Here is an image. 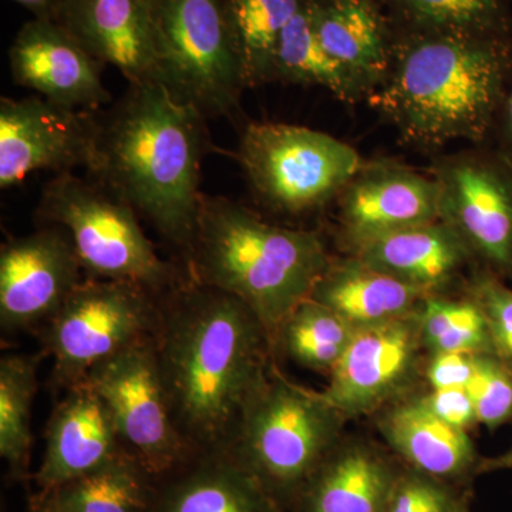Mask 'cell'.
Instances as JSON below:
<instances>
[{
  "label": "cell",
  "instance_id": "6da1fadb",
  "mask_svg": "<svg viewBox=\"0 0 512 512\" xmlns=\"http://www.w3.org/2000/svg\"><path fill=\"white\" fill-rule=\"evenodd\" d=\"M160 305L154 342L178 430L197 454L225 453L268 376L274 342L244 302L188 278Z\"/></svg>",
  "mask_w": 512,
  "mask_h": 512
},
{
  "label": "cell",
  "instance_id": "7a4b0ae2",
  "mask_svg": "<svg viewBox=\"0 0 512 512\" xmlns=\"http://www.w3.org/2000/svg\"><path fill=\"white\" fill-rule=\"evenodd\" d=\"M205 117L163 83L128 84L97 111L87 171L127 202L185 259L197 231Z\"/></svg>",
  "mask_w": 512,
  "mask_h": 512
},
{
  "label": "cell",
  "instance_id": "3957f363",
  "mask_svg": "<svg viewBox=\"0 0 512 512\" xmlns=\"http://www.w3.org/2000/svg\"><path fill=\"white\" fill-rule=\"evenodd\" d=\"M512 82V35H394L389 73L367 97L403 143L439 151L494 136Z\"/></svg>",
  "mask_w": 512,
  "mask_h": 512
},
{
  "label": "cell",
  "instance_id": "277c9868",
  "mask_svg": "<svg viewBox=\"0 0 512 512\" xmlns=\"http://www.w3.org/2000/svg\"><path fill=\"white\" fill-rule=\"evenodd\" d=\"M330 261L319 232L269 224L238 202L202 195L188 279L244 302L274 345Z\"/></svg>",
  "mask_w": 512,
  "mask_h": 512
},
{
  "label": "cell",
  "instance_id": "5b68a950",
  "mask_svg": "<svg viewBox=\"0 0 512 512\" xmlns=\"http://www.w3.org/2000/svg\"><path fill=\"white\" fill-rule=\"evenodd\" d=\"M343 421L322 393L289 382L271 366L225 453L284 507L339 443Z\"/></svg>",
  "mask_w": 512,
  "mask_h": 512
},
{
  "label": "cell",
  "instance_id": "8992f818",
  "mask_svg": "<svg viewBox=\"0 0 512 512\" xmlns=\"http://www.w3.org/2000/svg\"><path fill=\"white\" fill-rule=\"evenodd\" d=\"M36 218L69 235L86 278L127 282L158 298L185 281L157 254L137 212L93 178L57 174L43 187Z\"/></svg>",
  "mask_w": 512,
  "mask_h": 512
},
{
  "label": "cell",
  "instance_id": "52a82bcc",
  "mask_svg": "<svg viewBox=\"0 0 512 512\" xmlns=\"http://www.w3.org/2000/svg\"><path fill=\"white\" fill-rule=\"evenodd\" d=\"M160 299L127 282L84 278L37 330L43 355L53 359L50 387L66 392L104 360L154 338Z\"/></svg>",
  "mask_w": 512,
  "mask_h": 512
},
{
  "label": "cell",
  "instance_id": "ba28073f",
  "mask_svg": "<svg viewBox=\"0 0 512 512\" xmlns=\"http://www.w3.org/2000/svg\"><path fill=\"white\" fill-rule=\"evenodd\" d=\"M237 158L256 197L288 215L336 201L365 164L356 148L332 134L286 123H249Z\"/></svg>",
  "mask_w": 512,
  "mask_h": 512
},
{
  "label": "cell",
  "instance_id": "9c48e42d",
  "mask_svg": "<svg viewBox=\"0 0 512 512\" xmlns=\"http://www.w3.org/2000/svg\"><path fill=\"white\" fill-rule=\"evenodd\" d=\"M161 83L205 119L237 113L245 87L224 0H150Z\"/></svg>",
  "mask_w": 512,
  "mask_h": 512
},
{
  "label": "cell",
  "instance_id": "30bf717a",
  "mask_svg": "<svg viewBox=\"0 0 512 512\" xmlns=\"http://www.w3.org/2000/svg\"><path fill=\"white\" fill-rule=\"evenodd\" d=\"M84 382L106 403L123 447L157 481L197 456L175 423L154 338L104 360Z\"/></svg>",
  "mask_w": 512,
  "mask_h": 512
},
{
  "label": "cell",
  "instance_id": "8fae6325",
  "mask_svg": "<svg viewBox=\"0 0 512 512\" xmlns=\"http://www.w3.org/2000/svg\"><path fill=\"white\" fill-rule=\"evenodd\" d=\"M439 190L440 221L488 272L512 276V161L476 144L437 157L430 168Z\"/></svg>",
  "mask_w": 512,
  "mask_h": 512
},
{
  "label": "cell",
  "instance_id": "7c38bea8",
  "mask_svg": "<svg viewBox=\"0 0 512 512\" xmlns=\"http://www.w3.org/2000/svg\"><path fill=\"white\" fill-rule=\"evenodd\" d=\"M97 111L69 109L42 96L0 100V188L22 184L36 171L72 173L87 167Z\"/></svg>",
  "mask_w": 512,
  "mask_h": 512
},
{
  "label": "cell",
  "instance_id": "4fadbf2b",
  "mask_svg": "<svg viewBox=\"0 0 512 512\" xmlns=\"http://www.w3.org/2000/svg\"><path fill=\"white\" fill-rule=\"evenodd\" d=\"M69 235L43 225L0 249V326L5 333L39 330L83 281Z\"/></svg>",
  "mask_w": 512,
  "mask_h": 512
},
{
  "label": "cell",
  "instance_id": "5bb4252c",
  "mask_svg": "<svg viewBox=\"0 0 512 512\" xmlns=\"http://www.w3.org/2000/svg\"><path fill=\"white\" fill-rule=\"evenodd\" d=\"M421 346L420 308L357 328L320 393L346 420L373 412L409 382Z\"/></svg>",
  "mask_w": 512,
  "mask_h": 512
},
{
  "label": "cell",
  "instance_id": "9a60e30c",
  "mask_svg": "<svg viewBox=\"0 0 512 512\" xmlns=\"http://www.w3.org/2000/svg\"><path fill=\"white\" fill-rule=\"evenodd\" d=\"M335 202L350 251L390 232L440 220L434 178L396 161H365Z\"/></svg>",
  "mask_w": 512,
  "mask_h": 512
},
{
  "label": "cell",
  "instance_id": "2e32d148",
  "mask_svg": "<svg viewBox=\"0 0 512 512\" xmlns=\"http://www.w3.org/2000/svg\"><path fill=\"white\" fill-rule=\"evenodd\" d=\"M9 63L16 84L52 103L93 113L111 103L103 64L56 20L25 23L10 46Z\"/></svg>",
  "mask_w": 512,
  "mask_h": 512
},
{
  "label": "cell",
  "instance_id": "e0dca14e",
  "mask_svg": "<svg viewBox=\"0 0 512 512\" xmlns=\"http://www.w3.org/2000/svg\"><path fill=\"white\" fill-rule=\"evenodd\" d=\"M103 66L128 84L161 83V59L150 0H66L59 19Z\"/></svg>",
  "mask_w": 512,
  "mask_h": 512
},
{
  "label": "cell",
  "instance_id": "ac0fdd59",
  "mask_svg": "<svg viewBox=\"0 0 512 512\" xmlns=\"http://www.w3.org/2000/svg\"><path fill=\"white\" fill-rule=\"evenodd\" d=\"M63 393L47 423L45 456L33 477L37 498L127 451L110 410L89 383Z\"/></svg>",
  "mask_w": 512,
  "mask_h": 512
},
{
  "label": "cell",
  "instance_id": "d6986e66",
  "mask_svg": "<svg viewBox=\"0 0 512 512\" xmlns=\"http://www.w3.org/2000/svg\"><path fill=\"white\" fill-rule=\"evenodd\" d=\"M320 43L365 90L389 73L393 30L376 0H305ZM367 100V99H366Z\"/></svg>",
  "mask_w": 512,
  "mask_h": 512
},
{
  "label": "cell",
  "instance_id": "ffe728a7",
  "mask_svg": "<svg viewBox=\"0 0 512 512\" xmlns=\"http://www.w3.org/2000/svg\"><path fill=\"white\" fill-rule=\"evenodd\" d=\"M400 468L363 441H339L292 505L296 512H386Z\"/></svg>",
  "mask_w": 512,
  "mask_h": 512
},
{
  "label": "cell",
  "instance_id": "44dd1931",
  "mask_svg": "<svg viewBox=\"0 0 512 512\" xmlns=\"http://www.w3.org/2000/svg\"><path fill=\"white\" fill-rule=\"evenodd\" d=\"M151 512H282V507L229 454L204 453L157 481Z\"/></svg>",
  "mask_w": 512,
  "mask_h": 512
},
{
  "label": "cell",
  "instance_id": "7402d4cb",
  "mask_svg": "<svg viewBox=\"0 0 512 512\" xmlns=\"http://www.w3.org/2000/svg\"><path fill=\"white\" fill-rule=\"evenodd\" d=\"M350 252L377 271L433 293L473 259L456 232L440 220L370 239Z\"/></svg>",
  "mask_w": 512,
  "mask_h": 512
},
{
  "label": "cell",
  "instance_id": "603a6c76",
  "mask_svg": "<svg viewBox=\"0 0 512 512\" xmlns=\"http://www.w3.org/2000/svg\"><path fill=\"white\" fill-rule=\"evenodd\" d=\"M379 429L413 470L447 484L477 474L480 461L467 431L441 420L421 397L387 410L379 419Z\"/></svg>",
  "mask_w": 512,
  "mask_h": 512
},
{
  "label": "cell",
  "instance_id": "cb8c5ba5",
  "mask_svg": "<svg viewBox=\"0 0 512 512\" xmlns=\"http://www.w3.org/2000/svg\"><path fill=\"white\" fill-rule=\"evenodd\" d=\"M433 292L406 284L350 256L332 259L308 299L332 309L353 328L409 315Z\"/></svg>",
  "mask_w": 512,
  "mask_h": 512
},
{
  "label": "cell",
  "instance_id": "d4e9b609",
  "mask_svg": "<svg viewBox=\"0 0 512 512\" xmlns=\"http://www.w3.org/2000/svg\"><path fill=\"white\" fill-rule=\"evenodd\" d=\"M157 480L123 451L109 463L60 485L32 505L50 512H151Z\"/></svg>",
  "mask_w": 512,
  "mask_h": 512
},
{
  "label": "cell",
  "instance_id": "484cf974",
  "mask_svg": "<svg viewBox=\"0 0 512 512\" xmlns=\"http://www.w3.org/2000/svg\"><path fill=\"white\" fill-rule=\"evenodd\" d=\"M394 35H512L511 0H376Z\"/></svg>",
  "mask_w": 512,
  "mask_h": 512
},
{
  "label": "cell",
  "instance_id": "4316f807",
  "mask_svg": "<svg viewBox=\"0 0 512 512\" xmlns=\"http://www.w3.org/2000/svg\"><path fill=\"white\" fill-rule=\"evenodd\" d=\"M303 0H224L225 18L247 89L274 82L279 40Z\"/></svg>",
  "mask_w": 512,
  "mask_h": 512
},
{
  "label": "cell",
  "instance_id": "83f0119b",
  "mask_svg": "<svg viewBox=\"0 0 512 512\" xmlns=\"http://www.w3.org/2000/svg\"><path fill=\"white\" fill-rule=\"evenodd\" d=\"M274 80L323 87L343 103L352 104L367 99L365 90L353 79L352 74L333 59L320 43L305 0L279 40Z\"/></svg>",
  "mask_w": 512,
  "mask_h": 512
},
{
  "label": "cell",
  "instance_id": "f1b7e54d",
  "mask_svg": "<svg viewBox=\"0 0 512 512\" xmlns=\"http://www.w3.org/2000/svg\"><path fill=\"white\" fill-rule=\"evenodd\" d=\"M43 353H9L0 360V457L16 481L29 477L33 402Z\"/></svg>",
  "mask_w": 512,
  "mask_h": 512
},
{
  "label": "cell",
  "instance_id": "f546056e",
  "mask_svg": "<svg viewBox=\"0 0 512 512\" xmlns=\"http://www.w3.org/2000/svg\"><path fill=\"white\" fill-rule=\"evenodd\" d=\"M355 328L338 313L306 299L293 309L276 335L293 362L313 372L330 375L339 362Z\"/></svg>",
  "mask_w": 512,
  "mask_h": 512
},
{
  "label": "cell",
  "instance_id": "4dcf8cb0",
  "mask_svg": "<svg viewBox=\"0 0 512 512\" xmlns=\"http://www.w3.org/2000/svg\"><path fill=\"white\" fill-rule=\"evenodd\" d=\"M420 329L430 353H493L487 320L473 298L454 301L430 295L420 306Z\"/></svg>",
  "mask_w": 512,
  "mask_h": 512
},
{
  "label": "cell",
  "instance_id": "1f68e13d",
  "mask_svg": "<svg viewBox=\"0 0 512 512\" xmlns=\"http://www.w3.org/2000/svg\"><path fill=\"white\" fill-rule=\"evenodd\" d=\"M477 424L495 430L512 417V372L493 353L476 356L473 376L467 384Z\"/></svg>",
  "mask_w": 512,
  "mask_h": 512
},
{
  "label": "cell",
  "instance_id": "d6a6232c",
  "mask_svg": "<svg viewBox=\"0 0 512 512\" xmlns=\"http://www.w3.org/2000/svg\"><path fill=\"white\" fill-rule=\"evenodd\" d=\"M470 295L487 320L494 355L512 372V289L500 276L484 272L474 279Z\"/></svg>",
  "mask_w": 512,
  "mask_h": 512
},
{
  "label": "cell",
  "instance_id": "836d02e7",
  "mask_svg": "<svg viewBox=\"0 0 512 512\" xmlns=\"http://www.w3.org/2000/svg\"><path fill=\"white\" fill-rule=\"evenodd\" d=\"M461 504L451 484L407 467L397 474L386 512H456Z\"/></svg>",
  "mask_w": 512,
  "mask_h": 512
},
{
  "label": "cell",
  "instance_id": "e575fe53",
  "mask_svg": "<svg viewBox=\"0 0 512 512\" xmlns=\"http://www.w3.org/2000/svg\"><path fill=\"white\" fill-rule=\"evenodd\" d=\"M476 356L466 352L431 353L426 369L430 389L467 387L476 366Z\"/></svg>",
  "mask_w": 512,
  "mask_h": 512
},
{
  "label": "cell",
  "instance_id": "d590c367",
  "mask_svg": "<svg viewBox=\"0 0 512 512\" xmlns=\"http://www.w3.org/2000/svg\"><path fill=\"white\" fill-rule=\"evenodd\" d=\"M421 399L431 412L450 426L468 431L477 424L476 410L466 387L430 390V393Z\"/></svg>",
  "mask_w": 512,
  "mask_h": 512
},
{
  "label": "cell",
  "instance_id": "8d00e7d4",
  "mask_svg": "<svg viewBox=\"0 0 512 512\" xmlns=\"http://www.w3.org/2000/svg\"><path fill=\"white\" fill-rule=\"evenodd\" d=\"M495 147L512 161V82L494 131Z\"/></svg>",
  "mask_w": 512,
  "mask_h": 512
},
{
  "label": "cell",
  "instance_id": "74e56055",
  "mask_svg": "<svg viewBox=\"0 0 512 512\" xmlns=\"http://www.w3.org/2000/svg\"><path fill=\"white\" fill-rule=\"evenodd\" d=\"M33 13L36 19H59L66 0H12Z\"/></svg>",
  "mask_w": 512,
  "mask_h": 512
},
{
  "label": "cell",
  "instance_id": "f35d334b",
  "mask_svg": "<svg viewBox=\"0 0 512 512\" xmlns=\"http://www.w3.org/2000/svg\"><path fill=\"white\" fill-rule=\"evenodd\" d=\"M512 470V447L500 456L480 460L477 474L491 473V471Z\"/></svg>",
  "mask_w": 512,
  "mask_h": 512
},
{
  "label": "cell",
  "instance_id": "ab89813d",
  "mask_svg": "<svg viewBox=\"0 0 512 512\" xmlns=\"http://www.w3.org/2000/svg\"><path fill=\"white\" fill-rule=\"evenodd\" d=\"M30 512H50L45 510V508L37 507V505H32V510Z\"/></svg>",
  "mask_w": 512,
  "mask_h": 512
},
{
  "label": "cell",
  "instance_id": "60d3db41",
  "mask_svg": "<svg viewBox=\"0 0 512 512\" xmlns=\"http://www.w3.org/2000/svg\"><path fill=\"white\" fill-rule=\"evenodd\" d=\"M456 512H468L466 504H464V503L461 504V507L458 508V510Z\"/></svg>",
  "mask_w": 512,
  "mask_h": 512
},
{
  "label": "cell",
  "instance_id": "b9f144b4",
  "mask_svg": "<svg viewBox=\"0 0 512 512\" xmlns=\"http://www.w3.org/2000/svg\"><path fill=\"white\" fill-rule=\"evenodd\" d=\"M511 2H512V0H511Z\"/></svg>",
  "mask_w": 512,
  "mask_h": 512
}]
</instances>
